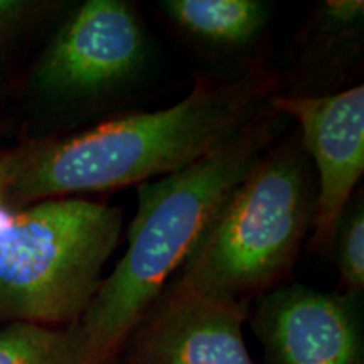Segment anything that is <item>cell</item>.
Here are the masks:
<instances>
[{"instance_id": "cell-10", "label": "cell", "mask_w": 364, "mask_h": 364, "mask_svg": "<svg viewBox=\"0 0 364 364\" xmlns=\"http://www.w3.org/2000/svg\"><path fill=\"white\" fill-rule=\"evenodd\" d=\"M0 364H81L75 326H0Z\"/></svg>"}, {"instance_id": "cell-2", "label": "cell", "mask_w": 364, "mask_h": 364, "mask_svg": "<svg viewBox=\"0 0 364 364\" xmlns=\"http://www.w3.org/2000/svg\"><path fill=\"white\" fill-rule=\"evenodd\" d=\"M268 103L230 142L174 174L136 186L129 247L78 324L81 364H108L191 257L223 203L277 134Z\"/></svg>"}, {"instance_id": "cell-4", "label": "cell", "mask_w": 364, "mask_h": 364, "mask_svg": "<svg viewBox=\"0 0 364 364\" xmlns=\"http://www.w3.org/2000/svg\"><path fill=\"white\" fill-rule=\"evenodd\" d=\"M122 228L120 209L78 196L12 211L0 223V326L78 324Z\"/></svg>"}, {"instance_id": "cell-8", "label": "cell", "mask_w": 364, "mask_h": 364, "mask_svg": "<svg viewBox=\"0 0 364 364\" xmlns=\"http://www.w3.org/2000/svg\"><path fill=\"white\" fill-rule=\"evenodd\" d=\"M248 300L164 292L134 339L135 364H255L243 338Z\"/></svg>"}, {"instance_id": "cell-1", "label": "cell", "mask_w": 364, "mask_h": 364, "mask_svg": "<svg viewBox=\"0 0 364 364\" xmlns=\"http://www.w3.org/2000/svg\"><path fill=\"white\" fill-rule=\"evenodd\" d=\"M272 97L273 80L267 75L199 81L172 107L115 117L70 136L9 150L6 209L174 174L230 142Z\"/></svg>"}, {"instance_id": "cell-13", "label": "cell", "mask_w": 364, "mask_h": 364, "mask_svg": "<svg viewBox=\"0 0 364 364\" xmlns=\"http://www.w3.org/2000/svg\"><path fill=\"white\" fill-rule=\"evenodd\" d=\"M363 0H327L321 7V21L327 29L349 31L356 29L363 22Z\"/></svg>"}, {"instance_id": "cell-11", "label": "cell", "mask_w": 364, "mask_h": 364, "mask_svg": "<svg viewBox=\"0 0 364 364\" xmlns=\"http://www.w3.org/2000/svg\"><path fill=\"white\" fill-rule=\"evenodd\" d=\"M336 257L346 294L364 289V208L363 198L348 204L334 235Z\"/></svg>"}, {"instance_id": "cell-14", "label": "cell", "mask_w": 364, "mask_h": 364, "mask_svg": "<svg viewBox=\"0 0 364 364\" xmlns=\"http://www.w3.org/2000/svg\"><path fill=\"white\" fill-rule=\"evenodd\" d=\"M9 176V150L0 152V209H6V189Z\"/></svg>"}, {"instance_id": "cell-3", "label": "cell", "mask_w": 364, "mask_h": 364, "mask_svg": "<svg viewBox=\"0 0 364 364\" xmlns=\"http://www.w3.org/2000/svg\"><path fill=\"white\" fill-rule=\"evenodd\" d=\"M312 211V184L297 144L262 154L164 292L236 300L265 292L292 267Z\"/></svg>"}, {"instance_id": "cell-9", "label": "cell", "mask_w": 364, "mask_h": 364, "mask_svg": "<svg viewBox=\"0 0 364 364\" xmlns=\"http://www.w3.org/2000/svg\"><path fill=\"white\" fill-rule=\"evenodd\" d=\"M161 9L184 33L218 48L250 44L270 17L258 0H164Z\"/></svg>"}, {"instance_id": "cell-5", "label": "cell", "mask_w": 364, "mask_h": 364, "mask_svg": "<svg viewBox=\"0 0 364 364\" xmlns=\"http://www.w3.org/2000/svg\"><path fill=\"white\" fill-rule=\"evenodd\" d=\"M147 59V39L135 9L124 0H88L68 17L34 70L46 98L78 102L129 85Z\"/></svg>"}, {"instance_id": "cell-7", "label": "cell", "mask_w": 364, "mask_h": 364, "mask_svg": "<svg viewBox=\"0 0 364 364\" xmlns=\"http://www.w3.org/2000/svg\"><path fill=\"white\" fill-rule=\"evenodd\" d=\"M252 327L268 364H364L358 295L299 284L267 290Z\"/></svg>"}, {"instance_id": "cell-12", "label": "cell", "mask_w": 364, "mask_h": 364, "mask_svg": "<svg viewBox=\"0 0 364 364\" xmlns=\"http://www.w3.org/2000/svg\"><path fill=\"white\" fill-rule=\"evenodd\" d=\"M49 4L26 0H0V39L12 38L31 24Z\"/></svg>"}, {"instance_id": "cell-6", "label": "cell", "mask_w": 364, "mask_h": 364, "mask_svg": "<svg viewBox=\"0 0 364 364\" xmlns=\"http://www.w3.org/2000/svg\"><path fill=\"white\" fill-rule=\"evenodd\" d=\"M270 107L297 122L302 147L316 166L312 247L321 250L334 241L364 172V86L318 97L273 95Z\"/></svg>"}]
</instances>
